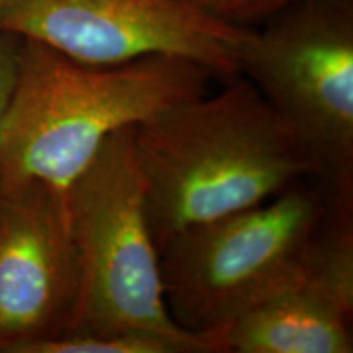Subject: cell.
<instances>
[{"label": "cell", "mask_w": 353, "mask_h": 353, "mask_svg": "<svg viewBox=\"0 0 353 353\" xmlns=\"http://www.w3.org/2000/svg\"><path fill=\"white\" fill-rule=\"evenodd\" d=\"M353 213L330 206L303 278L219 334V352H353Z\"/></svg>", "instance_id": "obj_8"}, {"label": "cell", "mask_w": 353, "mask_h": 353, "mask_svg": "<svg viewBox=\"0 0 353 353\" xmlns=\"http://www.w3.org/2000/svg\"><path fill=\"white\" fill-rule=\"evenodd\" d=\"M79 288L68 196L41 183L0 192V353L68 332Z\"/></svg>", "instance_id": "obj_7"}, {"label": "cell", "mask_w": 353, "mask_h": 353, "mask_svg": "<svg viewBox=\"0 0 353 353\" xmlns=\"http://www.w3.org/2000/svg\"><path fill=\"white\" fill-rule=\"evenodd\" d=\"M259 26L241 76L296 136L332 206L353 211V0H306Z\"/></svg>", "instance_id": "obj_5"}, {"label": "cell", "mask_w": 353, "mask_h": 353, "mask_svg": "<svg viewBox=\"0 0 353 353\" xmlns=\"http://www.w3.org/2000/svg\"><path fill=\"white\" fill-rule=\"evenodd\" d=\"M250 30L216 19L196 0H0V32L90 65L174 56L229 81L241 76Z\"/></svg>", "instance_id": "obj_6"}, {"label": "cell", "mask_w": 353, "mask_h": 353, "mask_svg": "<svg viewBox=\"0 0 353 353\" xmlns=\"http://www.w3.org/2000/svg\"><path fill=\"white\" fill-rule=\"evenodd\" d=\"M21 50V38L0 32V126L6 117L8 101L15 87Z\"/></svg>", "instance_id": "obj_11"}, {"label": "cell", "mask_w": 353, "mask_h": 353, "mask_svg": "<svg viewBox=\"0 0 353 353\" xmlns=\"http://www.w3.org/2000/svg\"><path fill=\"white\" fill-rule=\"evenodd\" d=\"M134 130L110 136L68 193L81 270L68 332L148 335L179 353H216L208 341L180 329L167 309Z\"/></svg>", "instance_id": "obj_4"}, {"label": "cell", "mask_w": 353, "mask_h": 353, "mask_svg": "<svg viewBox=\"0 0 353 353\" xmlns=\"http://www.w3.org/2000/svg\"><path fill=\"white\" fill-rule=\"evenodd\" d=\"M329 210L319 183L303 179L252 208L176 232L159 249L172 319L221 353L228 325L301 280Z\"/></svg>", "instance_id": "obj_3"}, {"label": "cell", "mask_w": 353, "mask_h": 353, "mask_svg": "<svg viewBox=\"0 0 353 353\" xmlns=\"http://www.w3.org/2000/svg\"><path fill=\"white\" fill-rule=\"evenodd\" d=\"M216 19L236 26L254 28L286 8L306 0H196Z\"/></svg>", "instance_id": "obj_10"}, {"label": "cell", "mask_w": 353, "mask_h": 353, "mask_svg": "<svg viewBox=\"0 0 353 353\" xmlns=\"http://www.w3.org/2000/svg\"><path fill=\"white\" fill-rule=\"evenodd\" d=\"M213 79L182 57L90 65L21 39L15 87L0 126V192L41 183L68 196L110 136L206 94Z\"/></svg>", "instance_id": "obj_2"}, {"label": "cell", "mask_w": 353, "mask_h": 353, "mask_svg": "<svg viewBox=\"0 0 353 353\" xmlns=\"http://www.w3.org/2000/svg\"><path fill=\"white\" fill-rule=\"evenodd\" d=\"M8 353H179L167 341L134 334L65 332L19 343Z\"/></svg>", "instance_id": "obj_9"}, {"label": "cell", "mask_w": 353, "mask_h": 353, "mask_svg": "<svg viewBox=\"0 0 353 353\" xmlns=\"http://www.w3.org/2000/svg\"><path fill=\"white\" fill-rule=\"evenodd\" d=\"M134 149L157 249L196 224L252 208L314 165L252 82L170 105L136 126Z\"/></svg>", "instance_id": "obj_1"}]
</instances>
